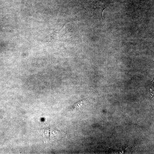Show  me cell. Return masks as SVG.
Returning <instances> with one entry per match:
<instances>
[{
    "label": "cell",
    "mask_w": 154,
    "mask_h": 154,
    "mask_svg": "<svg viewBox=\"0 0 154 154\" xmlns=\"http://www.w3.org/2000/svg\"><path fill=\"white\" fill-rule=\"evenodd\" d=\"M82 101L79 102L72 106L70 109L71 110H77L82 106Z\"/></svg>",
    "instance_id": "6da1fadb"
}]
</instances>
